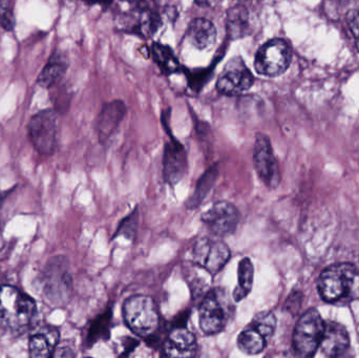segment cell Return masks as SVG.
Masks as SVG:
<instances>
[{"instance_id": "6da1fadb", "label": "cell", "mask_w": 359, "mask_h": 358, "mask_svg": "<svg viewBox=\"0 0 359 358\" xmlns=\"http://www.w3.org/2000/svg\"><path fill=\"white\" fill-rule=\"evenodd\" d=\"M123 319L130 331L144 338L145 342H161V319L157 305L151 296L137 294L128 298L123 305Z\"/></svg>"}, {"instance_id": "7a4b0ae2", "label": "cell", "mask_w": 359, "mask_h": 358, "mask_svg": "<svg viewBox=\"0 0 359 358\" xmlns=\"http://www.w3.org/2000/svg\"><path fill=\"white\" fill-rule=\"evenodd\" d=\"M36 313V303L27 294L12 286L0 287V327L22 333L31 327Z\"/></svg>"}, {"instance_id": "3957f363", "label": "cell", "mask_w": 359, "mask_h": 358, "mask_svg": "<svg viewBox=\"0 0 359 358\" xmlns=\"http://www.w3.org/2000/svg\"><path fill=\"white\" fill-rule=\"evenodd\" d=\"M234 307L223 288H213L207 292L198 308L200 328L206 336H215L224 331L229 323Z\"/></svg>"}, {"instance_id": "277c9868", "label": "cell", "mask_w": 359, "mask_h": 358, "mask_svg": "<svg viewBox=\"0 0 359 358\" xmlns=\"http://www.w3.org/2000/svg\"><path fill=\"white\" fill-rule=\"evenodd\" d=\"M276 328V317L272 311H261L255 315L238 336V347L243 353L257 355L263 352L268 340L273 336Z\"/></svg>"}, {"instance_id": "5b68a950", "label": "cell", "mask_w": 359, "mask_h": 358, "mask_svg": "<svg viewBox=\"0 0 359 358\" xmlns=\"http://www.w3.org/2000/svg\"><path fill=\"white\" fill-rule=\"evenodd\" d=\"M291 61L292 50L290 44L282 38H273L257 50L255 69L259 75L278 77L288 69Z\"/></svg>"}, {"instance_id": "8992f818", "label": "cell", "mask_w": 359, "mask_h": 358, "mask_svg": "<svg viewBox=\"0 0 359 358\" xmlns=\"http://www.w3.org/2000/svg\"><path fill=\"white\" fill-rule=\"evenodd\" d=\"M358 275V269L349 263H339L323 271L318 279V288L320 296L326 302H337L345 298Z\"/></svg>"}, {"instance_id": "52a82bcc", "label": "cell", "mask_w": 359, "mask_h": 358, "mask_svg": "<svg viewBox=\"0 0 359 358\" xmlns=\"http://www.w3.org/2000/svg\"><path fill=\"white\" fill-rule=\"evenodd\" d=\"M326 322L316 309L306 311L295 326L293 347L297 354L311 357L320 348Z\"/></svg>"}, {"instance_id": "ba28073f", "label": "cell", "mask_w": 359, "mask_h": 358, "mask_svg": "<svg viewBox=\"0 0 359 358\" xmlns=\"http://www.w3.org/2000/svg\"><path fill=\"white\" fill-rule=\"evenodd\" d=\"M32 144L42 155H52L57 146V117L52 109L38 111L29 123Z\"/></svg>"}, {"instance_id": "9c48e42d", "label": "cell", "mask_w": 359, "mask_h": 358, "mask_svg": "<svg viewBox=\"0 0 359 358\" xmlns=\"http://www.w3.org/2000/svg\"><path fill=\"white\" fill-rule=\"evenodd\" d=\"M255 83V77L240 57L230 60L217 80V90L225 96H240L248 92Z\"/></svg>"}, {"instance_id": "30bf717a", "label": "cell", "mask_w": 359, "mask_h": 358, "mask_svg": "<svg viewBox=\"0 0 359 358\" xmlns=\"http://www.w3.org/2000/svg\"><path fill=\"white\" fill-rule=\"evenodd\" d=\"M231 258V252L227 244L219 240L201 239L192 249L194 264L217 275L226 266Z\"/></svg>"}, {"instance_id": "8fae6325", "label": "cell", "mask_w": 359, "mask_h": 358, "mask_svg": "<svg viewBox=\"0 0 359 358\" xmlns=\"http://www.w3.org/2000/svg\"><path fill=\"white\" fill-rule=\"evenodd\" d=\"M253 164L257 176L268 188L274 189L280 185V166L274 156L271 142L266 135L257 134L255 137Z\"/></svg>"}, {"instance_id": "7c38bea8", "label": "cell", "mask_w": 359, "mask_h": 358, "mask_svg": "<svg viewBox=\"0 0 359 358\" xmlns=\"http://www.w3.org/2000/svg\"><path fill=\"white\" fill-rule=\"evenodd\" d=\"M72 285L67 259L57 256L50 261L46 271V294L48 298L55 304H65L71 296Z\"/></svg>"}, {"instance_id": "4fadbf2b", "label": "cell", "mask_w": 359, "mask_h": 358, "mask_svg": "<svg viewBox=\"0 0 359 358\" xmlns=\"http://www.w3.org/2000/svg\"><path fill=\"white\" fill-rule=\"evenodd\" d=\"M201 220L215 237H225L236 233L240 214L233 204L219 201L202 214Z\"/></svg>"}, {"instance_id": "5bb4252c", "label": "cell", "mask_w": 359, "mask_h": 358, "mask_svg": "<svg viewBox=\"0 0 359 358\" xmlns=\"http://www.w3.org/2000/svg\"><path fill=\"white\" fill-rule=\"evenodd\" d=\"M170 135V132H168ZM188 170L187 151L176 138L170 135L163 153V176L170 186L177 184L185 177Z\"/></svg>"}, {"instance_id": "9a60e30c", "label": "cell", "mask_w": 359, "mask_h": 358, "mask_svg": "<svg viewBox=\"0 0 359 358\" xmlns=\"http://www.w3.org/2000/svg\"><path fill=\"white\" fill-rule=\"evenodd\" d=\"M198 351V343L194 334L186 327H172L162 345V357H192Z\"/></svg>"}, {"instance_id": "2e32d148", "label": "cell", "mask_w": 359, "mask_h": 358, "mask_svg": "<svg viewBox=\"0 0 359 358\" xmlns=\"http://www.w3.org/2000/svg\"><path fill=\"white\" fill-rule=\"evenodd\" d=\"M349 346V334L345 326L335 322H326L320 345L323 353L328 357H341Z\"/></svg>"}, {"instance_id": "e0dca14e", "label": "cell", "mask_w": 359, "mask_h": 358, "mask_svg": "<svg viewBox=\"0 0 359 358\" xmlns=\"http://www.w3.org/2000/svg\"><path fill=\"white\" fill-rule=\"evenodd\" d=\"M126 111L128 109L123 101H111L103 105L97 122V132L101 143L107 142L115 134L126 116Z\"/></svg>"}, {"instance_id": "ac0fdd59", "label": "cell", "mask_w": 359, "mask_h": 358, "mask_svg": "<svg viewBox=\"0 0 359 358\" xmlns=\"http://www.w3.org/2000/svg\"><path fill=\"white\" fill-rule=\"evenodd\" d=\"M59 343V331L52 326H44L31 336L29 355L44 358L54 355Z\"/></svg>"}, {"instance_id": "d6986e66", "label": "cell", "mask_w": 359, "mask_h": 358, "mask_svg": "<svg viewBox=\"0 0 359 358\" xmlns=\"http://www.w3.org/2000/svg\"><path fill=\"white\" fill-rule=\"evenodd\" d=\"M217 29L210 20L206 18H196L190 21L186 31V37L198 50H207L217 40Z\"/></svg>"}, {"instance_id": "ffe728a7", "label": "cell", "mask_w": 359, "mask_h": 358, "mask_svg": "<svg viewBox=\"0 0 359 358\" xmlns=\"http://www.w3.org/2000/svg\"><path fill=\"white\" fill-rule=\"evenodd\" d=\"M69 58L61 52L53 53L48 63L38 76V85L43 88H50L61 81L69 69Z\"/></svg>"}, {"instance_id": "44dd1931", "label": "cell", "mask_w": 359, "mask_h": 358, "mask_svg": "<svg viewBox=\"0 0 359 358\" xmlns=\"http://www.w3.org/2000/svg\"><path fill=\"white\" fill-rule=\"evenodd\" d=\"M111 321H113V309L109 307L104 312L99 315L90 322L86 336V345L92 347L100 340H107L111 338Z\"/></svg>"}, {"instance_id": "7402d4cb", "label": "cell", "mask_w": 359, "mask_h": 358, "mask_svg": "<svg viewBox=\"0 0 359 358\" xmlns=\"http://www.w3.org/2000/svg\"><path fill=\"white\" fill-rule=\"evenodd\" d=\"M253 280H255V267L250 259L244 258L240 261L238 267V285L234 288V302H242L245 298L249 296L252 290Z\"/></svg>"}, {"instance_id": "603a6c76", "label": "cell", "mask_w": 359, "mask_h": 358, "mask_svg": "<svg viewBox=\"0 0 359 358\" xmlns=\"http://www.w3.org/2000/svg\"><path fill=\"white\" fill-rule=\"evenodd\" d=\"M217 176H219V168L217 165L211 166L202 174V177L196 182L194 193H192L191 197L186 203L187 208L194 209L203 203V201L206 199L207 195L210 193L213 185H215Z\"/></svg>"}, {"instance_id": "cb8c5ba5", "label": "cell", "mask_w": 359, "mask_h": 358, "mask_svg": "<svg viewBox=\"0 0 359 358\" xmlns=\"http://www.w3.org/2000/svg\"><path fill=\"white\" fill-rule=\"evenodd\" d=\"M151 54L154 61L160 67L162 73L168 76L179 73L181 64L170 46L156 42L151 46Z\"/></svg>"}, {"instance_id": "d4e9b609", "label": "cell", "mask_w": 359, "mask_h": 358, "mask_svg": "<svg viewBox=\"0 0 359 358\" xmlns=\"http://www.w3.org/2000/svg\"><path fill=\"white\" fill-rule=\"evenodd\" d=\"M248 27V12L246 8L236 6L228 12L227 29L230 36L236 38L242 37L247 34Z\"/></svg>"}, {"instance_id": "484cf974", "label": "cell", "mask_w": 359, "mask_h": 358, "mask_svg": "<svg viewBox=\"0 0 359 358\" xmlns=\"http://www.w3.org/2000/svg\"><path fill=\"white\" fill-rule=\"evenodd\" d=\"M138 223H139V208L137 206L132 214H128L126 218L120 222L119 227H118L117 231H116L115 235L113 239L119 237V235H123L130 241H135L137 235V230H138Z\"/></svg>"}, {"instance_id": "4316f807", "label": "cell", "mask_w": 359, "mask_h": 358, "mask_svg": "<svg viewBox=\"0 0 359 358\" xmlns=\"http://www.w3.org/2000/svg\"><path fill=\"white\" fill-rule=\"evenodd\" d=\"M15 16L11 6L10 0H0V25L6 31L14 29Z\"/></svg>"}, {"instance_id": "83f0119b", "label": "cell", "mask_w": 359, "mask_h": 358, "mask_svg": "<svg viewBox=\"0 0 359 358\" xmlns=\"http://www.w3.org/2000/svg\"><path fill=\"white\" fill-rule=\"evenodd\" d=\"M187 74L188 82L192 90L198 92L203 88L207 80L210 78V71L209 69H202V71H189Z\"/></svg>"}, {"instance_id": "f1b7e54d", "label": "cell", "mask_w": 359, "mask_h": 358, "mask_svg": "<svg viewBox=\"0 0 359 358\" xmlns=\"http://www.w3.org/2000/svg\"><path fill=\"white\" fill-rule=\"evenodd\" d=\"M302 303H303V294L301 292H292L285 304V309L292 315H295L299 310Z\"/></svg>"}, {"instance_id": "f546056e", "label": "cell", "mask_w": 359, "mask_h": 358, "mask_svg": "<svg viewBox=\"0 0 359 358\" xmlns=\"http://www.w3.org/2000/svg\"><path fill=\"white\" fill-rule=\"evenodd\" d=\"M348 23H349L350 29L356 39V43L359 48V6L355 10L350 13L349 18H348Z\"/></svg>"}, {"instance_id": "4dcf8cb0", "label": "cell", "mask_w": 359, "mask_h": 358, "mask_svg": "<svg viewBox=\"0 0 359 358\" xmlns=\"http://www.w3.org/2000/svg\"><path fill=\"white\" fill-rule=\"evenodd\" d=\"M122 346H123V352L121 353V357H128L130 353L134 352L135 349L137 346H139V342L135 338H130V336H126L122 338Z\"/></svg>"}, {"instance_id": "1f68e13d", "label": "cell", "mask_w": 359, "mask_h": 358, "mask_svg": "<svg viewBox=\"0 0 359 358\" xmlns=\"http://www.w3.org/2000/svg\"><path fill=\"white\" fill-rule=\"evenodd\" d=\"M194 2L201 6H213L219 0H194Z\"/></svg>"}]
</instances>
